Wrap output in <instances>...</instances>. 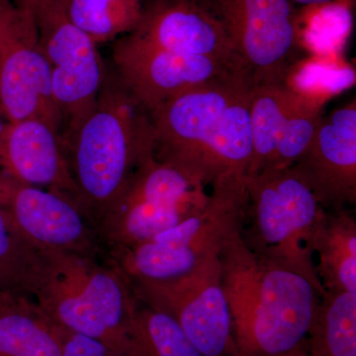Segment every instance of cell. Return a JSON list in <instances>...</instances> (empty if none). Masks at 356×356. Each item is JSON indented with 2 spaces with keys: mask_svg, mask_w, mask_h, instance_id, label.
I'll return each instance as SVG.
<instances>
[{
  "mask_svg": "<svg viewBox=\"0 0 356 356\" xmlns=\"http://www.w3.org/2000/svg\"><path fill=\"white\" fill-rule=\"evenodd\" d=\"M34 16L54 102L65 125L64 142L95 107L108 70L97 44L67 17L62 0H46Z\"/></svg>",
  "mask_w": 356,
  "mask_h": 356,
  "instance_id": "obj_10",
  "label": "cell"
},
{
  "mask_svg": "<svg viewBox=\"0 0 356 356\" xmlns=\"http://www.w3.org/2000/svg\"><path fill=\"white\" fill-rule=\"evenodd\" d=\"M305 343L313 356H356V292L325 290Z\"/></svg>",
  "mask_w": 356,
  "mask_h": 356,
  "instance_id": "obj_20",
  "label": "cell"
},
{
  "mask_svg": "<svg viewBox=\"0 0 356 356\" xmlns=\"http://www.w3.org/2000/svg\"><path fill=\"white\" fill-rule=\"evenodd\" d=\"M0 208L39 250L106 254L86 211L64 194L21 184L0 170Z\"/></svg>",
  "mask_w": 356,
  "mask_h": 356,
  "instance_id": "obj_13",
  "label": "cell"
},
{
  "mask_svg": "<svg viewBox=\"0 0 356 356\" xmlns=\"http://www.w3.org/2000/svg\"><path fill=\"white\" fill-rule=\"evenodd\" d=\"M154 142L153 116L115 70H107L95 107L64 140L79 205L95 228L154 154Z\"/></svg>",
  "mask_w": 356,
  "mask_h": 356,
  "instance_id": "obj_3",
  "label": "cell"
},
{
  "mask_svg": "<svg viewBox=\"0 0 356 356\" xmlns=\"http://www.w3.org/2000/svg\"><path fill=\"white\" fill-rule=\"evenodd\" d=\"M32 298L65 331L102 341L123 355L138 301L127 278L111 261L41 250Z\"/></svg>",
  "mask_w": 356,
  "mask_h": 356,
  "instance_id": "obj_4",
  "label": "cell"
},
{
  "mask_svg": "<svg viewBox=\"0 0 356 356\" xmlns=\"http://www.w3.org/2000/svg\"><path fill=\"white\" fill-rule=\"evenodd\" d=\"M112 58L117 76L152 116L184 91L245 76L222 60L165 51L131 33L114 42Z\"/></svg>",
  "mask_w": 356,
  "mask_h": 356,
  "instance_id": "obj_12",
  "label": "cell"
},
{
  "mask_svg": "<svg viewBox=\"0 0 356 356\" xmlns=\"http://www.w3.org/2000/svg\"><path fill=\"white\" fill-rule=\"evenodd\" d=\"M300 95L285 83L254 88L250 102L252 156L247 175L270 168L281 132Z\"/></svg>",
  "mask_w": 356,
  "mask_h": 356,
  "instance_id": "obj_19",
  "label": "cell"
},
{
  "mask_svg": "<svg viewBox=\"0 0 356 356\" xmlns=\"http://www.w3.org/2000/svg\"><path fill=\"white\" fill-rule=\"evenodd\" d=\"M313 252L325 290L356 292V220L350 210L324 211L314 235Z\"/></svg>",
  "mask_w": 356,
  "mask_h": 356,
  "instance_id": "obj_18",
  "label": "cell"
},
{
  "mask_svg": "<svg viewBox=\"0 0 356 356\" xmlns=\"http://www.w3.org/2000/svg\"><path fill=\"white\" fill-rule=\"evenodd\" d=\"M10 4L13 3H11L9 0H0V10H1V9L6 8V6H10Z\"/></svg>",
  "mask_w": 356,
  "mask_h": 356,
  "instance_id": "obj_31",
  "label": "cell"
},
{
  "mask_svg": "<svg viewBox=\"0 0 356 356\" xmlns=\"http://www.w3.org/2000/svg\"><path fill=\"white\" fill-rule=\"evenodd\" d=\"M205 206L149 240L108 254L129 281L180 277L219 257L241 235L247 209L245 177H227L211 185Z\"/></svg>",
  "mask_w": 356,
  "mask_h": 356,
  "instance_id": "obj_6",
  "label": "cell"
},
{
  "mask_svg": "<svg viewBox=\"0 0 356 356\" xmlns=\"http://www.w3.org/2000/svg\"><path fill=\"white\" fill-rule=\"evenodd\" d=\"M0 170L21 184L64 194L79 203L62 136L47 122L26 119L10 124Z\"/></svg>",
  "mask_w": 356,
  "mask_h": 356,
  "instance_id": "obj_16",
  "label": "cell"
},
{
  "mask_svg": "<svg viewBox=\"0 0 356 356\" xmlns=\"http://www.w3.org/2000/svg\"><path fill=\"white\" fill-rule=\"evenodd\" d=\"M306 341V339H305ZM282 356H313L309 353L308 348H307L305 341L304 343H302L301 346H298V348H295L290 353H286V355Z\"/></svg>",
  "mask_w": 356,
  "mask_h": 356,
  "instance_id": "obj_29",
  "label": "cell"
},
{
  "mask_svg": "<svg viewBox=\"0 0 356 356\" xmlns=\"http://www.w3.org/2000/svg\"><path fill=\"white\" fill-rule=\"evenodd\" d=\"M16 8L34 14L46 0H9Z\"/></svg>",
  "mask_w": 356,
  "mask_h": 356,
  "instance_id": "obj_26",
  "label": "cell"
},
{
  "mask_svg": "<svg viewBox=\"0 0 356 356\" xmlns=\"http://www.w3.org/2000/svg\"><path fill=\"white\" fill-rule=\"evenodd\" d=\"M14 297V295L6 294V293L0 292V309L2 308L7 302Z\"/></svg>",
  "mask_w": 356,
  "mask_h": 356,
  "instance_id": "obj_30",
  "label": "cell"
},
{
  "mask_svg": "<svg viewBox=\"0 0 356 356\" xmlns=\"http://www.w3.org/2000/svg\"><path fill=\"white\" fill-rule=\"evenodd\" d=\"M124 356H203L170 316L138 302L129 322Z\"/></svg>",
  "mask_w": 356,
  "mask_h": 356,
  "instance_id": "obj_21",
  "label": "cell"
},
{
  "mask_svg": "<svg viewBox=\"0 0 356 356\" xmlns=\"http://www.w3.org/2000/svg\"><path fill=\"white\" fill-rule=\"evenodd\" d=\"M65 330L30 297L0 309V356H62Z\"/></svg>",
  "mask_w": 356,
  "mask_h": 356,
  "instance_id": "obj_17",
  "label": "cell"
},
{
  "mask_svg": "<svg viewBox=\"0 0 356 356\" xmlns=\"http://www.w3.org/2000/svg\"><path fill=\"white\" fill-rule=\"evenodd\" d=\"M131 34L172 53L222 60L245 74L221 23L199 0H151Z\"/></svg>",
  "mask_w": 356,
  "mask_h": 356,
  "instance_id": "obj_15",
  "label": "cell"
},
{
  "mask_svg": "<svg viewBox=\"0 0 356 356\" xmlns=\"http://www.w3.org/2000/svg\"><path fill=\"white\" fill-rule=\"evenodd\" d=\"M220 262L234 356H282L304 343L321 296L310 281L257 257L241 235Z\"/></svg>",
  "mask_w": 356,
  "mask_h": 356,
  "instance_id": "obj_2",
  "label": "cell"
},
{
  "mask_svg": "<svg viewBox=\"0 0 356 356\" xmlns=\"http://www.w3.org/2000/svg\"><path fill=\"white\" fill-rule=\"evenodd\" d=\"M129 284L138 302L173 318L201 355L234 356L231 312L220 257L180 277L132 280Z\"/></svg>",
  "mask_w": 356,
  "mask_h": 356,
  "instance_id": "obj_9",
  "label": "cell"
},
{
  "mask_svg": "<svg viewBox=\"0 0 356 356\" xmlns=\"http://www.w3.org/2000/svg\"><path fill=\"white\" fill-rule=\"evenodd\" d=\"M0 107L10 123L40 119L58 132L63 126L34 14L13 4L0 10Z\"/></svg>",
  "mask_w": 356,
  "mask_h": 356,
  "instance_id": "obj_11",
  "label": "cell"
},
{
  "mask_svg": "<svg viewBox=\"0 0 356 356\" xmlns=\"http://www.w3.org/2000/svg\"><path fill=\"white\" fill-rule=\"evenodd\" d=\"M62 356H124L102 341L90 337L65 332Z\"/></svg>",
  "mask_w": 356,
  "mask_h": 356,
  "instance_id": "obj_25",
  "label": "cell"
},
{
  "mask_svg": "<svg viewBox=\"0 0 356 356\" xmlns=\"http://www.w3.org/2000/svg\"><path fill=\"white\" fill-rule=\"evenodd\" d=\"M205 187L152 154L96 224L105 254L149 240L198 212L209 199Z\"/></svg>",
  "mask_w": 356,
  "mask_h": 356,
  "instance_id": "obj_7",
  "label": "cell"
},
{
  "mask_svg": "<svg viewBox=\"0 0 356 356\" xmlns=\"http://www.w3.org/2000/svg\"><path fill=\"white\" fill-rule=\"evenodd\" d=\"M293 4H300L304 6H321L334 3L339 0H290Z\"/></svg>",
  "mask_w": 356,
  "mask_h": 356,
  "instance_id": "obj_28",
  "label": "cell"
},
{
  "mask_svg": "<svg viewBox=\"0 0 356 356\" xmlns=\"http://www.w3.org/2000/svg\"><path fill=\"white\" fill-rule=\"evenodd\" d=\"M10 121L6 118L3 111H2L1 107H0V156H1L2 149H3L4 140L8 129L10 127Z\"/></svg>",
  "mask_w": 356,
  "mask_h": 356,
  "instance_id": "obj_27",
  "label": "cell"
},
{
  "mask_svg": "<svg viewBox=\"0 0 356 356\" xmlns=\"http://www.w3.org/2000/svg\"><path fill=\"white\" fill-rule=\"evenodd\" d=\"M221 23L254 88L285 83L299 49L290 0H199Z\"/></svg>",
  "mask_w": 356,
  "mask_h": 356,
  "instance_id": "obj_8",
  "label": "cell"
},
{
  "mask_svg": "<svg viewBox=\"0 0 356 356\" xmlns=\"http://www.w3.org/2000/svg\"><path fill=\"white\" fill-rule=\"evenodd\" d=\"M254 84L236 76L184 91L153 115L154 156L207 186L245 177Z\"/></svg>",
  "mask_w": 356,
  "mask_h": 356,
  "instance_id": "obj_1",
  "label": "cell"
},
{
  "mask_svg": "<svg viewBox=\"0 0 356 356\" xmlns=\"http://www.w3.org/2000/svg\"><path fill=\"white\" fill-rule=\"evenodd\" d=\"M322 118V103L300 95L283 127L273 163L267 170L294 165L305 154Z\"/></svg>",
  "mask_w": 356,
  "mask_h": 356,
  "instance_id": "obj_24",
  "label": "cell"
},
{
  "mask_svg": "<svg viewBox=\"0 0 356 356\" xmlns=\"http://www.w3.org/2000/svg\"><path fill=\"white\" fill-rule=\"evenodd\" d=\"M70 22L96 44L115 42L139 25L142 0H62Z\"/></svg>",
  "mask_w": 356,
  "mask_h": 356,
  "instance_id": "obj_22",
  "label": "cell"
},
{
  "mask_svg": "<svg viewBox=\"0 0 356 356\" xmlns=\"http://www.w3.org/2000/svg\"><path fill=\"white\" fill-rule=\"evenodd\" d=\"M41 250L23 236L0 208V292L32 298Z\"/></svg>",
  "mask_w": 356,
  "mask_h": 356,
  "instance_id": "obj_23",
  "label": "cell"
},
{
  "mask_svg": "<svg viewBox=\"0 0 356 356\" xmlns=\"http://www.w3.org/2000/svg\"><path fill=\"white\" fill-rule=\"evenodd\" d=\"M295 168L327 211L356 203L355 100L323 116Z\"/></svg>",
  "mask_w": 356,
  "mask_h": 356,
  "instance_id": "obj_14",
  "label": "cell"
},
{
  "mask_svg": "<svg viewBox=\"0 0 356 356\" xmlns=\"http://www.w3.org/2000/svg\"><path fill=\"white\" fill-rule=\"evenodd\" d=\"M245 184L243 242L264 261L303 276L322 295L313 241L325 209L311 187L294 166L245 175Z\"/></svg>",
  "mask_w": 356,
  "mask_h": 356,
  "instance_id": "obj_5",
  "label": "cell"
}]
</instances>
